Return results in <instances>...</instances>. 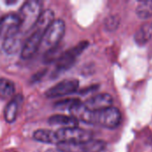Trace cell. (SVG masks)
Returning <instances> with one entry per match:
<instances>
[{"label":"cell","instance_id":"8","mask_svg":"<svg viewBox=\"0 0 152 152\" xmlns=\"http://www.w3.org/2000/svg\"><path fill=\"white\" fill-rule=\"evenodd\" d=\"M56 146L61 152H100L103 149L102 142L93 140L77 143H60Z\"/></svg>","mask_w":152,"mask_h":152},{"label":"cell","instance_id":"17","mask_svg":"<svg viewBox=\"0 0 152 152\" xmlns=\"http://www.w3.org/2000/svg\"><path fill=\"white\" fill-rule=\"evenodd\" d=\"M81 102L77 99H66L59 101L54 104V108L59 110H68L69 112Z\"/></svg>","mask_w":152,"mask_h":152},{"label":"cell","instance_id":"16","mask_svg":"<svg viewBox=\"0 0 152 152\" xmlns=\"http://www.w3.org/2000/svg\"><path fill=\"white\" fill-rule=\"evenodd\" d=\"M137 16L146 20L152 17V1H142L139 4L136 9Z\"/></svg>","mask_w":152,"mask_h":152},{"label":"cell","instance_id":"15","mask_svg":"<svg viewBox=\"0 0 152 152\" xmlns=\"http://www.w3.org/2000/svg\"><path fill=\"white\" fill-rule=\"evenodd\" d=\"M33 138L36 141L43 142V143L57 145L55 131H52V130H48V129H38L34 132Z\"/></svg>","mask_w":152,"mask_h":152},{"label":"cell","instance_id":"19","mask_svg":"<svg viewBox=\"0 0 152 152\" xmlns=\"http://www.w3.org/2000/svg\"><path fill=\"white\" fill-rule=\"evenodd\" d=\"M151 144H152V140H151Z\"/></svg>","mask_w":152,"mask_h":152},{"label":"cell","instance_id":"18","mask_svg":"<svg viewBox=\"0 0 152 152\" xmlns=\"http://www.w3.org/2000/svg\"><path fill=\"white\" fill-rule=\"evenodd\" d=\"M118 25H119V20L118 17L116 15L110 16L105 21V27L107 28V29L110 31L117 29L118 28Z\"/></svg>","mask_w":152,"mask_h":152},{"label":"cell","instance_id":"3","mask_svg":"<svg viewBox=\"0 0 152 152\" xmlns=\"http://www.w3.org/2000/svg\"><path fill=\"white\" fill-rule=\"evenodd\" d=\"M64 33H65V22L61 19L54 20L44 33L40 45V49L48 52L55 48L61 42V38L63 37Z\"/></svg>","mask_w":152,"mask_h":152},{"label":"cell","instance_id":"12","mask_svg":"<svg viewBox=\"0 0 152 152\" xmlns=\"http://www.w3.org/2000/svg\"><path fill=\"white\" fill-rule=\"evenodd\" d=\"M152 38V22H145L134 34V41L139 45H146Z\"/></svg>","mask_w":152,"mask_h":152},{"label":"cell","instance_id":"4","mask_svg":"<svg viewBox=\"0 0 152 152\" xmlns=\"http://www.w3.org/2000/svg\"><path fill=\"white\" fill-rule=\"evenodd\" d=\"M57 145L60 143H77L86 142L92 140V133L77 127L59 128L55 131Z\"/></svg>","mask_w":152,"mask_h":152},{"label":"cell","instance_id":"7","mask_svg":"<svg viewBox=\"0 0 152 152\" xmlns=\"http://www.w3.org/2000/svg\"><path fill=\"white\" fill-rule=\"evenodd\" d=\"M87 46H88V42L83 41V42H80L76 46H74L73 48L61 53V57L57 60V63H56L57 69L58 70H65V69L70 68L74 64L77 56L80 55L82 53V52Z\"/></svg>","mask_w":152,"mask_h":152},{"label":"cell","instance_id":"2","mask_svg":"<svg viewBox=\"0 0 152 152\" xmlns=\"http://www.w3.org/2000/svg\"><path fill=\"white\" fill-rule=\"evenodd\" d=\"M42 12V2L40 1L30 0L22 4L18 14L20 20V33L22 35L32 30Z\"/></svg>","mask_w":152,"mask_h":152},{"label":"cell","instance_id":"13","mask_svg":"<svg viewBox=\"0 0 152 152\" xmlns=\"http://www.w3.org/2000/svg\"><path fill=\"white\" fill-rule=\"evenodd\" d=\"M22 34L20 33L16 36H13L9 38H5L3 43V49L6 53L13 54L16 53L19 50H21L22 48V39H21Z\"/></svg>","mask_w":152,"mask_h":152},{"label":"cell","instance_id":"10","mask_svg":"<svg viewBox=\"0 0 152 152\" xmlns=\"http://www.w3.org/2000/svg\"><path fill=\"white\" fill-rule=\"evenodd\" d=\"M22 100L23 97L20 94H18L11 99L6 104L4 110V117L7 123H13L16 120L20 106L22 103Z\"/></svg>","mask_w":152,"mask_h":152},{"label":"cell","instance_id":"11","mask_svg":"<svg viewBox=\"0 0 152 152\" xmlns=\"http://www.w3.org/2000/svg\"><path fill=\"white\" fill-rule=\"evenodd\" d=\"M48 123L51 126H60L61 128H69V127H77L78 120L73 118L72 116L66 115H53L49 118Z\"/></svg>","mask_w":152,"mask_h":152},{"label":"cell","instance_id":"6","mask_svg":"<svg viewBox=\"0 0 152 152\" xmlns=\"http://www.w3.org/2000/svg\"><path fill=\"white\" fill-rule=\"evenodd\" d=\"M20 33V20L18 14L9 13L0 19V37L4 39Z\"/></svg>","mask_w":152,"mask_h":152},{"label":"cell","instance_id":"9","mask_svg":"<svg viewBox=\"0 0 152 152\" xmlns=\"http://www.w3.org/2000/svg\"><path fill=\"white\" fill-rule=\"evenodd\" d=\"M112 96L109 94H96L83 102L85 108L90 111H99L108 109L110 107H112Z\"/></svg>","mask_w":152,"mask_h":152},{"label":"cell","instance_id":"5","mask_svg":"<svg viewBox=\"0 0 152 152\" xmlns=\"http://www.w3.org/2000/svg\"><path fill=\"white\" fill-rule=\"evenodd\" d=\"M79 82L77 79H65L46 90L45 95V97L50 99L62 97L68 94H74L77 90Z\"/></svg>","mask_w":152,"mask_h":152},{"label":"cell","instance_id":"1","mask_svg":"<svg viewBox=\"0 0 152 152\" xmlns=\"http://www.w3.org/2000/svg\"><path fill=\"white\" fill-rule=\"evenodd\" d=\"M54 20V12L51 9H45L41 12L38 20L32 30L28 33L29 36L22 45L20 51L22 59L27 60L31 58L40 49L44 33Z\"/></svg>","mask_w":152,"mask_h":152},{"label":"cell","instance_id":"14","mask_svg":"<svg viewBox=\"0 0 152 152\" xmlns=\"http://www.w3.org/2000/svg\"><path fill=\"white\" fill-rule=\"evenodd\" d=\"M15 86L14 83L7 78L0 77V100L7 101L14 97Z\"/></svg>","mask_w":152,"mask_h":152}]
</instances>
